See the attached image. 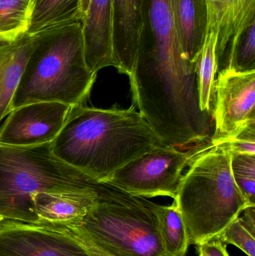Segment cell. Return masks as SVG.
<instances>
[{"label": "cell", "instance_id": "obj_27", "mask_svg": "<svg viewBox=\"0 0 255 256\" xmlns=\"http://www.w3.org/2000/svg\"><path fill=\"white\" fill-rule=\"evenodd\" d=\"M2 219H3V218H1V216H0V221H1V220H2Z\"/></svg>", "mask_w": 255, "mask_h": 256}, {"label": "cell", "instance_id": "obj_25", "mask_svg": "<svg viewBox=\"0 0 255 256\" xmlns=\"http://www.w3.org/2000/svg\"><path fill=\"white\" fill-rule=\"evenodd\" d=\"M199 256H230L227 245L218 237L205 240L196 245Z\"/></svg>", "mask_w": 255, "mask_h": 256}, {"label": "cell", "instance_id": "obj_26", "mask_svg": "<svg viewBox=\"0 0 255 256\" xmlns=\"http://www.w3.org/2000/svg\"><path fill=\"white\" fill-rule=\"evenodd\" d=\"M90 0H82V14L85 15L87 9H88V4H89Z\"/></svg>", "mask_w": 255, "mask_h": 256}, {"label": "cell", "instance_id": "obj_13", "mask_svg": "<svg viewBox=\"0 0 255 256\" xmlns=\"http://www.w3.org/2000/svg\"><path fill=\"white\" fill-rule=\"evenodd\" d=\"M97 182L86 189L36 194L32 198L34 224L58 225L80 222L97 202Z\"/></svg>", "mask_w": 255, "mask_h": 256}, {"label": "cell", "instance_id": "obj_17", "mask_svg": "<svg viewBox=\"0 0 255 256\" xmlns=\"http://www.w3.org/2000/svg\"><path fill=\"white\" fill-rule=\"evenodd\" d=\"M217 34L208 32L203 46L196 58V76L199 90V106L202 112L213 115L216 99L215 76L218 72L216 46Z\"/></svg>", "mask_w": 255, "mask_h": 256}, {"label": "cell", "instance_id": "obj_8", "mask_svg": "<svg viewBox=\"0 0 255 256\" xmlns=\"http://www.w3.org/2000/svg\"><path fill=\"white\" fill-rule=\"evenodd\" d=\"M0 256H91L71 236L47 225L2 219Z\"/></svg>", "mask_w": 255, "mask_h": 256}, {"label": "cell", "instance_id": "obj_2", "mask_svg": "<svg viewBox=\"0 0 255 256\" xmlns=\"http://www.w3.org/2000/svg\"><path fill=\"white\" fill-rule=\"evenodd\" d=\"M96 76L85 62L82 22L35 38L10 111L38 102L83 104L89 98Z\"/></svg>", "mask_w": 255, "mask_h": 256}, {"label": "cell", "instance_id": "obj_9", "mask_svg": "<svg viewBox=\"0 0 255 256\" xmlns=\"http://www.w3.org/2000/svg\"><path fill=\"white\" fill-rule=\"evenodd\" d=\"M71 106L38 102L13 110L0 128V144L25 147L52 142L62 129Z\"/></svg>", "mask_w": 255, "mask_h": 256}, {"label": "cell", "instance_id": "obj_5", "mask_svg": "<svg viewBox=\"0 0 255 256\" xmlns=\"http://www.w3.org/2000/svg\"><path fill=\"white\" fill-rule=\"evenodd\" d=\"M95 182L57 158L52 142L25 147L0 144V216L3 219L34 224V195L86 189Z\"/></svg>", "mask_w": 255, "mask_h": 256}, {"label": "cell", "instance_id": "obj_10", "mask_svg": "<svg viewBox=\"0 0 255 256\" xmlns=\"http://www.w3.org/2000/svg\"><path fill=\"white\" fill-rule=\"evenodd\" d=\"M208 32L217 34L216 56L223 68L241 36L255 22V0H207Z\"/></svg>", "mask_w": 255, "mask_h": 256}, {"label": "cell", "instance_id": "obj_24", "mask_svg": "<svg viewBox=\"0 0 255 256\" xmlns=\"http://www.w3.org/2000/svg\"><path fill=\"white\" fill-rule=\"evenodd\" d=\"M47 226H50L54 227V228H58L60 231L64 232L67 233V234L71 236L81 246H83L86 250L87 252L91 256H112L105 252L101 248L97 246L95 244L93 243L87 236H85L79 228H76L74 226L64 225V224Z\"/></svg>", "mask_w": 255, "mask_h": 256}, {"label": "cell", "instance_id": "obj_12", "mask_svg": "<svg viewBox=\"0 0 255 256\" xmlns=\"http://www.w3.org/2000/svg\"><path fill=\"white\" fill-rule=\"evenodd\" d=\"M84 54L87 67L97 74L113 66L112 0H90L82 20Z\"/></svg>", "mask_w": 255, "mask_h": 256}, {"label": "cell", "instance_id": "obj_18", "mask_svg": "<svg viewBox=\"0 0 255 256\" xmlns=\"http://www.w3.org/2000/svg\"><path fill=\"white\" fill-rule=\"evenodd\" d=\"M155 212L166 256H187L190 244L188 231L175 203L169 206L156 204Z\"/></svg>", "mask_w": 255, "mask_h": 256}, {"label": "cell", "instance_id": "obj_7", "mask_svg": "<svg viewBox=\"0 0 255 256\" xmlns=\"http://www.w3.org/2000/svg\"><path fill=\"white\" fill-rule=\"evenodd\" d=\"M213 117L212 143L232 138L255 123V72H219Z\"/></svg>", "mask_w": 255, "mask_h": 256}, {"label": "cell", "instance_id": "obj_11", "mask_svg": "<svg viewBox=\"0 0 255 256\" xmlns=\"http://www.w3.org/2000/svg\"><path fill=\"white\" fill-rule=\"evenodd\" d=\"M148 0H112L114 67L130 76L145 26Z\"/></svg>", "mask_w": 255, "mask_h": 256}, {"label": "cell", "instance_id": "obj_15", "mask_svg": "<svg viewBox=\"0 0 255 256\" xmlns=\"http://www.w3.org/2000/svg\"><path fill=\"white\" fill-rule=\"evenodd\" d=\"M177 33L187 60L195 64L208 33L207 0H170Z\"/></svg>", "mask_w": 255, "mask_h": 256}, {"label": "cell", "instance_id": "obj_16", "mask_svg": "<svg viewBox=\"0 0 255 256\" xmlns=\"http://www.w3.org/2000/svg\"><path fill=\"white\" fill-rule=\"evenodd\" d=\"M82 0H35L27 34L40 37L82 22Z\"/></svg>", "mask_w": 255, "mask_h": 256}, {"label": "cell", "instance_id": "obj_1", "mask_svg": "<svg viewBox=\"0 0 255 256\" xmlns=\"http://www.w3.org/2000/svg\"><path fill=\"white\" fill-rule=\"evenodd\" d=\"M165 146L135 105L127 110L72 106L65 123L52 142L54 154L97 182Z\"/></svg>", "mask_w": 255, "mask_h": 256}, {"label": "cell", "instance_id": "obj_21", "mask_svg": "<svg viewBox=\"0 0 255 256\" xmlns=\"http://www.w3.org/2000/svg\"><path fill=\"white\" fill-rule=\"evenodd\" d=\"M232 154L234 180L250 207H255V154Z\"/></svg>", "mask_w": 255, "mask_h": 256}, {"label": "cell", "instance_id": "obj_23", "mask_svg": "<svg viewBox=\"0 0 255 256\" xmlns=\"http://www.w3.org/2000/svg\"><path fill=\"white\" fill-rule=\"evenodd\" d=\"M214 144H223L231 153L255 154V123L244 128L235 136Z\"/></svg>", "mask_w": 255, "mask_h": 256}, {"label": "cell", "instance_id": "obj_6", "mask_svg": "<svg viewBox=\"0 0 255 256\" xmlns=\"http://www.w3.org/2000/svg\"><path fill=\"white\" fill-rule=\"evenodd\" d=\"M211 146V140L187 152L175 146H158L127 162L105 182L136 196L175 200L184 168Z\"/></svg>", "mask_w": 255, "mask_h": 256}, {"label": "cell", "instance_id": "obj_3", "mask_svg": "<svg viewBox=\"0 0 255 256\" xmlns=\"http://www.w3.org/2000/svg\"><path fill=\"white\" fill-rule=\"evenodd\" d=\"M231 158L227 148L212 143L183 174L174 202L187 226L190 244L217 237L250 207L234 180Z\"/></svg>", "mask_w": 255, "mask_h": 256}, {"label": "cell", "instance_id": "obj_14", "mask_svg": "<svg viewBox=\"0 0 255 256\" xmlns=\"http://www.w3.org/2000/svg\"><path fill=\"white\" fill-rule=\"evenodd\" d=\"M35 44V38L0 33V122L10 111V104L25 64Z\"/></svg>", "mask_w": 255, "mask_h": 256}, {"label": "cell", "instance_id": "obj_20", "mask_svg": "<svg viewBox=\"0 0 255 256\" xmlns=\"http://www.w3.org/2000/svg\"><path fill=\"white\" fill-rule=\"evenodd\" d=\"M35 0H0V33L18 36L26 34Z\"/></svg>", "mask_w": 255, "mask_h": 256}, {"label": "cell", "instance_id": "obj_4", "mask_svg": "<svg viewBox=\"0 0 255 256\" xmlns=\"http://www.w3.org/2000/svg\"><path fill=\"white\" fill-rule=\"evenodd\" d=\"M95 206L77 224L93 243L112 256H167L155 203L106 182L96 184Z\"/></svg>", "mask_w": 255, "mask_h": 256}, {"label": "cell", "instance_id": "obj_22", "mask_svg": "<svg viewBox=\"0 0 255 256\" xmlns=\"http://www.w3.org/2000/svg\"><path fill=\"white\" fill-rule=\"evenodd\" d=\"M225 69L238 73L255 72V22L243 33Z\"/></svg>", "mask_w": 255, "mask_h": 256}, {"label": "cell", "instance_id": "obj_19", "mask_svg": "<svg viewBox=\"0 0 255 256\" xmlns=\"http://www.w3.org/2000/svg\"><path fill=\"white\" fill-rule=\"evenodd\" d=\"M244 215L234 220L217 237L237 246L248 256H255V207H248Z\"/></svg>", "mask_w": 255, "mask_h": 256}]
</instances>
